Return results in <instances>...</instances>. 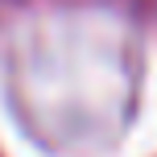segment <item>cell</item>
I'll use <instances>...</instances> for the list:
<instances>
[]
</instances>
